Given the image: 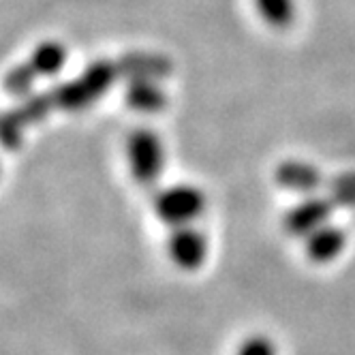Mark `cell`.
Returning a JSON list of instances; mask_svg holds the SVG:
<instances>
[{"label":"cell","instance_id":"cell-1","mask_svg":"<svg viewBox=\"0 0 355 355\" xmlns=\"http://www.w3.org/2000/svg\"><path fill=\"white\" fill-rule=\"evenodd\" d=\"M120 75H126V67L120 62L101 60L92 64L88 71L82 73L80 80H73L64 86L49 90L47 94H41L45 114L49 112V107H60L62 112L86 110L98 96L105 94V90L120 78Z\"/></svg>","mask_w":355,"mask_h":355},{"label":"cell","instance_id":"cell-2","mask_svg":"<svg viewBox=\"0 0 355 355\" xmlns=\"http://www.w3.org/2000/svg\"><path fill=\"white\" fill-rule=\"evenodd\" d=\"M206 193L193 184H171L155 195V212L167 227L195 225L206 212Z\"/></svg>","mask_w":355,"mask_h":355},{"label":"cell","instance_id":"cell-3","mask_svg":"<svg viewBox=\"0 0 355 355\" xmlns=\"http://www.w3.org/2000/svg\"><path fill=\"white\" fill-rule=\"evenodd\" d=\"M126 161L131 175L141 187H152L165 171L167 152L159 133L150 129H137L126 139Z\"/></svg>","mask_w":355,"mask_h":355},{"label":"cell","instance_id":"cell-4","mask_svg":"<svg viewBox=\"0 0 355 355\" xmlns=\"http://www.w3.org/2000/svg\"><path fill=\"white\" fill-rule=\"evenodd\" d=\"M64 62H67V49L60 43L47 41V43H43V45H39L35 49V54L31 56L28 62H24L21 67L13 69L7 75L5 88L11 94L28 96L37 78H41V75L58 73L64 67Z\"/></svg>","mask_w":355,"mask_h":355},{"label":"cell","instance_id":"cell-5","mask_svg":"<svg viewBox=\"0 0 355 355\" xmlns=\"http://www.w3.org/2000/svg\"><path fill=\"white\" fill-rule=\"evenodd\" d=\"M210 252L208 236L195 225L173 227L167 238V255L175 268L195 272L206 263Z\"/></svg>","mask_w":355,"mask_h":355},{"label":"cell","instance_id":"cell-6","mask_svg":"<svg viewBox=\"0 0 355 355\" xmlns=\"http://www.w3.org/2000/svg\"><path fill=\"white\" fill-rule=\"evenodd\" d=\"M332 210H334V199H325L319 195H304L295 206H291L285 212L283 225L287 234L295 238H306L313 232H317L319 227L332 223Z\"/></svg>","mask_w":355,"mask_h":355},{"label":"cell","instance_id":"cell-7","mask_svg":"<svg viewBox=\"0 0 355 355\" xmlns=\"http://www.w3.org/2000/svg\"><path fill=\"white\" fill-rule=\"evenodd\" d=\"M304 248H306V255L311 261L321 263V266L332 263L347 248V234L343 232V227L327 223L319 227L317 232H313L311 236L304 238Z\"/></svg>","mask_w":355,"mask_h":355},{"label":"cell","instance_id":"cell-8","mask_svg":"<svg viewBox=\"0 0 355 355\" xmlns=\"http://www.w3.org/2000/svg\"><path fill=\"white\" fill-rule=\"evenodd\" d=\"M126 103L139 114H159L167 105V94L159 78H133L126 86Z\"/></svg>","mask_w":355,"mask_h":355},{"label":"cell","instance_id":"cell-9","mask_svg":"<svg viewBox=\"0 0 355 355\" xmlns=\"http://www.w3.org/2000/svg\"><path fill=\"white\" fill-rule=\"evenodd\" d=\"M276 182L297 195H313L321 182V173L309 161H285L276 169Z\"/></svg>","mask_w":355,"mask_h":355},{"label":"cell","instance_id":"cell-10","mask_svg":"<svg viewBox=\"0 0 355 355\" xmlns=\"http://www.w3.org/2000/svg\"><path fill=\"white\" fill-rule=\"evenodd\" d=\"M252 3H255V11L259 13V17L276 31L289 28L297 17L295 0H252Z\"/></svg>","mask_w":355,"mask_h":355},{"label":"cell","instance_id":"cell-11","mask_svg":"<svg viewBox=\"0 0 355 355\" xmlns=\"http://www.w3.org/2000/svg\"><path fill=\"white\" fill-rule=\"evenodd\" d=\"M236 355H281V351L268 334H252L238 345Z\"/></svg>","mask_w":355,"mask_h":355}]
</instances>
